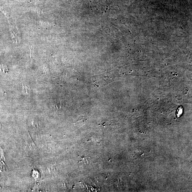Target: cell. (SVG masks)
I'll return each instance as SVG.
<instances>
[{"label":"cell","instance_id":"cell-1","mask_svg":"<svg viewBox=\"0 0 192 192\" xmlns=\"http://www.w3.org/2000/svg\"><path fill=\"white\" fill-rule=\"evenodd\" d=\"M182 113L183 108H179L177 110V116L178 117H179L180 115L182 114Z\"/></svg>","mask_w":192,"mask_h":192},{"label":"cell","instance_id":"cell-2","mask_svg":"<svg viewBox=\"0 0 192 192\" xmlns=\"http://www.w3.org/2000/svg\"><path fill=\"white\" fill-rule=\"evenodd\" d=\"M0 128H1V125H0Z\"/></svg>","mask_w":192,"mask_h":192}]
</instances>
